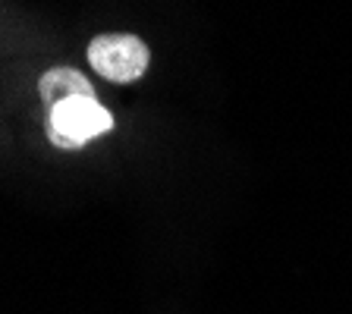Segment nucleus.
Wrapping results in <instances>:
<instances>
[{
    "instance_id": "3",
    "label": "nucleus",
    "mask_w": 352,
    "mask_h": 314,
    "mask_svg": "<svg viewBox=\"0 0 352 314\" xmlns=\"http://www.w3.org/2000/svg\"><path fill=\"white\" fill-rule=\"evenodd\" d=\"M38 91H41V101L47 110H54L57 104L69 101V98H95V88L79 69L73 66H54L41 76L38 82Z\"/></svg>"
},
{
    "instance_id": "1",
    "label": "nucleus",
    "mask_w": 352,
    "mask_h": 314,
    "mask_svg": "<svg viewBox=\"0 0 352 314\" xmlns=\"http://www.w3.org/2000/svg\"><path fill=\"white\" fill-rule=\"evenodd\" d=\"M47 139L63 151H76L85 142H91L95 135L113 129V117L104 104H98L95 98H69V101L57 104L54 110H47Z\"/></svg>"
},
{
    "instance_id": "2",
    "label": "nucleus",
    "mask_w": 352,
    "mask_h": 314,
    "mask_svg": "<svg viewBox=\"0 0 352 314\" xmlns=\"http://www.w3.org/2000/svg\"><path fill=\"white\" fill-rule=\"evenodd\" d=\"M145 41L135 35H101L88 44V63L110 82H135L148 69Z\"/></svg>"
}]
</instances>
